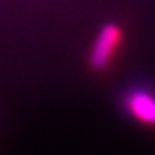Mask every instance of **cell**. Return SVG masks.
Segmentation results:
<instances>
[{"label": "cell", "mask_w": 155, "mask_h": 155, "mask_svg": "<svg viewBox=\"0 0 155 155\" xmlns=\"http://www.w3.org/2000/svg\"><path fill=\"white\" fill-rule=\"evenodd\" d=\"M120 41H122V30L114 23H106L94 38L93 48L89 53V64L97 71L107 68Z\"/></svg>", "instance_id": "1"}, {"label": "cell", "mask_w": 155, "mask_h": 155, "mask_svg": "<svg viewBox=\"0 0 155 155\" xmlns=\"http://www.w3.org/2000/svg\"><path fill=\"white\" fill-rule=\"evenodd\" d=\"M127 112L139 122L155 125V96L145 87H132L124 96Z\"/></svg>", "instance_id": "2"}]
</instances>
